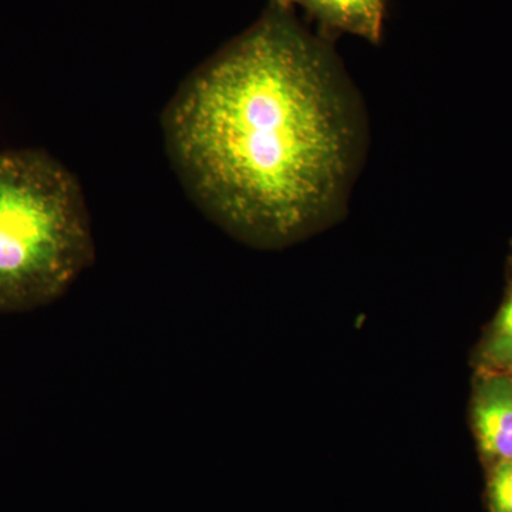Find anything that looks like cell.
Segmentation results:
<instances>
[{
	"mask_svg": "<svg viewBox=\"0 0 512 512\" xmlns=\"http://www.w3.org/2000/svg\"><path fill=\"white\" fill-rule=\"evenodd\" d=\"M477 370L512 375V255L503 302L478 346Z\"/></svg>",
	"mask_w": 512,
	"mask_h": 512,
	"instance_id": "obj_5",
	"label": "cell"
},
{
	"mask_svg": "<svg viewBox=\"0 0 512 512\" xmlns=\"http://www.w3.org/2000/svg\"><path fill=\"white\" fill-rule=\"evenodd\" d=\"M488 512H512V460L487 468Z\"/></svg>",
	"mask_w": 512,
	"mask_h": 512,
	"instance_id": "obj_6",
	"label": "cell"
},
{
	"mask_svg": "<svg viewBox=\"0 0 512 512\" xmlns=\"http://www.w3.org/2000/svg\"><path fill=\"white\" fill-rule=\"evenodd\" d=\"M355 124L325 47L274 5L185 77L161 116L191 201L262 249L295 244L332 215Z\"/></svg>",
	"mask_w": 512,
	"mask_h": 512,
	"instance_id": "obj_1",
	"label": "cell"
},
{
	"mask_svg": "<svg viewBox=\"0 0 512 512\" xmlns=\"http://www.w3.org/2000/svg\"><path fill=\"white\" fill-rule=\"evenodd\" d=\"M470 410L485 468L512 460V375L477 370Z\"/></svg>",
	"mask_w": 512,
	"mask_h": 512,
	"instance_id": "obj_3",
	"label": "cell"
},
{
	"mask_svg": "<svg viewBox=\"0 0 512 512\" xmlns=\"http://www.w3.org/2000/svg\"><path fill=\"white\" fill-rule=\"evenodd\" d=\"M323 26L377 43L382 37L386 0H293Z\"/></svg>",
	"mask_w": 512,
	"mask_h": 512,
	"instance_id": "obj_4",
	"label": "cell"
},
{
	"mask_svg": "<svg viewBox=\"0 0 512 512\" xmlns=\"http://www.w3.org/2000/svg\"><path fill=\"white\" fill-rule=\"evenodd\" d=\"M94 256L76 177L45 151L0 153V312L57 301Z\"/></svg>",
	"mask_w": 512,
	"mask_h": 512,
	"instance_id": "obj_2",
	"label": "cell"
},
{
	"mask_svg": "<svg viewBox=\"0 0 512 512\" xmlns=\"http://www.w3.org/2000/svg\"><path fill=\"white\" fill-rule=\"evenodd\" d=\"M271 5L278 6V8L291 10L293 0H271Z\"/></svg>",
	"mask_w": 512,
	"mask_h": 512,
	"instance_id": "obj_7",
	"label": "cell"
}]
</instances>
